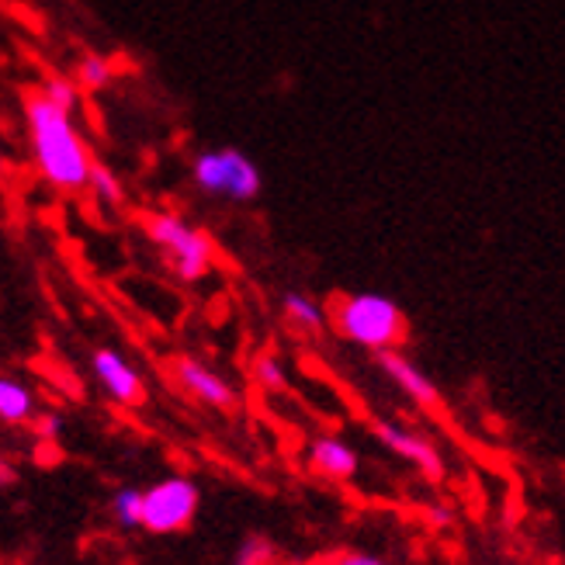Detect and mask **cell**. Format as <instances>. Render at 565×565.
I'll return each instance as SVG.
<instances>
[{
	"label": "cell",
	"mask_w": 565,
	"mask_h": 565,
	"mask_svg": "<svg viewBox=\"0 0 565 565\" xmlns=\"http://www.w3.org/2000/svg\"><path fill=\"white\" fill-rule=\"evenodd\" d=\"M90 372H94L97 385H102L115 403H121V406L146 403V382L139 375V367L126 354H118L115 348H97L90 354Z\"/></svg>",
	"instance_id": "obj_8"
},
{
	"label": "cell",
	"mask_w": 565,
	"mask_h": 565,
	"mask_svg": "<svg viewBox=\"0 0 565 565\" xmlns=\"http://www.w3.org/2000/svg\"><path fill=\"white\" fill-rule=\"evenodd\" d=\"M427 524L437 527V531H448L455 524V510L448 503H430L427 507Z\"/></svg>",
	"instance_id": "obj_20"
},
{
	"label": "cell",
	"mask_w": 565,
	"mask_h": 565,
	"mask_svg": "<svg viewBox=\"0 0 565 565\" xmlns=\"http://www.w3.org/2000/svg\"><path fill=\"white\" fill-rule=\"evenodd\" d=\"M254 379L264 392H285L288 388V372H285V361L275 351H264L254 361Z\"/></svg>",
	"instance_id": "obj_14"
},
{
	"label": "cell",
	"mask_w": 565,
	"mask_h": 565,
	"mask_svg": "<svg viewBox=\"0 0 565 565\" xmlns=\"http://www.w3.org/2000/svg\"><path fill=\"white\" fill-rule=\"evenodd\" d=\"M170 375H174V382L194 403H202L209 409H236V403H239L233 382H226L215 367H209L199 358H178L170 364Z\"/></svg>",
	"instance_id": "obj_7"
},
{
	"label": "cell",
	"mask_w": 565,
	"mask_h": 565,
	"mask_svg": "<svg viewBox=\"0 0 565 565\" xmlns=\"http://www.w3.org/2000/svg\"><path fill=\"white\" fill-rule=\"evenodd\" d=\"M39 94L45 97L49 105H56L66 115H73L81 105V87H77V81H70V77H49Z\"/></svg>",
	"instance_id": "obj_15"
},
{
	"label": "cell",
	"mask_w": 565,
	"mask_h": 565,
	"mask_svg": "<svg viewBox=\"0 0 565 565\" xmlns=\"http://www.w3.org/2000/svg\"><path fill=\"white\" fill-rule=\"evenodd\" d=\"M108 513L115 527L121 531H139L142 527V489L136 486H121L111 493V503H108Z\"/></svg>",
	"instance_id": "obj_13"
},
{
	"label": "cell",
	"mask_w": 565,
	"mask_h": 565,
	"mask_svg": "<svg viewBox=\"0 0 565 565\" xmlns=\"http://www.w3.org/2000/svg\"><path fill=\"white\" fill-rule=\"evenodd\" d=\"M35 392L32 385H24L14 375H0V420L11 424V427H24V424H35Z\"/></svg>",
	"instance_id": "obj_12"
},
{
	"label": "cell",
	"mask_w": 565,
	"mask_h": 565,
	"mask_svg": "<svg viewBox=\"0 0 565 565\" xmlns=\"http://www.w3.org/2000/svg\"><path fill=\"white\" fill-rule=\"evenodd\" d=\"M202 493L188 476H167L142 489V531L150 534H181L199 513Z\"/></svg>",
	"instance_id": "obj_5"
},
{
	"label": "cell",
	"mask_w": 565,
	"mask_h": 565,
	"mask_svg": "<svg viewBox=\"0 0 565 565\" xmlns=\"http://www.w3.org/2000/svg\"><path fill=\"white\" fill-rule=\"evenodd\" d=\"M306 461L319 479H330V482H351L361 469V458H358L354 445H348V440L337 434L312 437L306 448Z\"/></svg>",
	"instance_id": "obj_10"
},
{
	"label": "cell",
	"mask_w": 565,
	"mask_h": 565,
	"mask_svg": "<svg viewBox=\"0 0 565 565\" xmlns=\"http://www.w3.org/2000/svg\"><path fill=\"white\" fill-rule=\"evenodd\" d=\"M0 181H4V153H0Z\"/></svg>",
	"instance_id": "obj_23"
},
{
	"label": "cell",
	"mask_w": 565,
	"mask_h": 565,
	"mask_svg": "<svg viewBox=\"0 0 565 565\" xmlns=\"http://www.w3.org/2000/svg\"><path fill=\"white\" fill-rule=\"evenodd\" d=\"M330 327L337 330V337L372 354L399 351V343L406 340L403 309L388 295H375V291L337 295L330 306Z\"/></svg>",
	"instance_id": "obj_2"
},
{
	"label": "cell",
	"mask_w": 565,
	"mask_h": 565,
	"mask_svg": "<svg viewBox=\"0 0 565 565\" xmlns=\"http://www.w3.org/2000/svg\"><path fill=\"white\" fill-rule=\"evenodd\" d=\"M327 565H388V562L379 558V555H372V552H361V548H343Z\"/></svg>",
	"instance_id": "obj_19"
},
{
	"label": "cell",
	"mask_w": 565,
	"mask_h": 565,
	"mask_svg": "<svg viewBox=\"0 0 565 565\" xmlns=\"http://www.w3.org/2000/svg\"><path fill=\"white\" fill-rule=\"evenodd\" d=\"M233 565H275V545L267 542V537H260V534L243 537Z\"/></svg>",
	"instance_id": "obj_17"
},
{
	"label": "cell",
	"mask_w": 565,
	"mask_h": 565,
	"mask_svg": "<svg viewBox=\"0 0 565 565\" xmlns=\"http://www.w3.org/2000/svg\"><path fill=\"white\" fill-rule=\"evenodd\" d=\"M18 479V472H14V465L8 461V458H0V489H8L11 482Z\"/></svg>",
	"instance_id": "obj_22"
},
{
	"label": "cell",
	"mask_w": 565,
	"mask_h": 565,
	"mask_svg": "<svg viewBox=\"0 0 565 565\" xmlns=\"http://www.w3.org/2000/svg\"><path fill=\"white\" fill-rule=\"evenodd\" d=\"M281 316L291 330H299L306 337H319L330 327V309L306 291H285L281 295Z\"/></svg>",
	"instance_id": "obj_11"
},
{
	"label": "cell",
	"mask_w": 565,
	"mask_h": 565,
	"mask_svg": "<svg viewBox=\"0 0 565 565\" xmlns=\"http://www.w3.org/2000/svg\"><path fill=\"white\" fill-rule=\"evenodd\" d=\"M87 191H94V199L105 202V205H121V184H118V178L111 174V170L102 167V163H94Z\"/></svg>",
	"instance_id": "obj_18"
},
{
	"label": "cell",
	"mask_w": 565,
	"mask_h": 565,
	"mask_svg": "<svg viewBox=\"0 0 565 565\" xmlns=\"http://www.w3.org/2000/svg\"><path fill=\"white\" fill-rule=\"evenodd\" d=\"M111 77H115V70H111V63L105 56H84L77 63V77H73V81H77L81 90H102V87L111 84Z\"/></svg>",
	"instance_id": "obj_16"
},
{
	"label": "cell",
	"mask_w": 565,
	"mask_h": 565,
	"mask_svg": "<svg viewBox=\"0 0 565 565\" xmlns=\"http://www.w3.org/2000/svg\"><path fill=\"white\" fill-rule=\"evenodd\" d=\"M24 126L39 174L56 191H84L90 184V150L73 126V115L49 105L42 94L24 97Z\"/></svg>",
	"instance_id": "obj_1"
},
{
	"label": "cell",
	"mask_w": 565,
	"mask_h": 565,
	"mask_svg": "<svg viewBox=\"0 0 565 565\" xmlns=\"http://www.w3.org/2000/svg\"><path fill=\"white\" fill-rule=\"evenodd\" d=\"M191 178L205 194H212V199L254 202L260 194L257 163L247 153L233 150V146H223V150H205V153L194 157Z\"/></svg>",
	"instance_id": "obj_4"
},
{
	"label": "cell",
	"mask_w": 565,
	"mask_h": 565,
	"mask_svg": "<svg viewBox=\"0 0 565 565\" xmlns=\"http://www.w3.org/2000/svg\"><path fill=\"white\" fill-rule=\"evenodd\" d=\"M375 437L382 440V445L396 455V458H403V461H409L416 472L420 476H427V479H440L445 476V458H440V451H437V445L430 437H424V434H416L413 427H406V424H399V420H375Z\"/></svg>",
	"instance_id": "obj_6"
},
{
	"label": "cell",
	"mask_w": 565,
	"mask_h": 565,
	"mask_svg": "<svg viewBox=\"0 0 565 565\" xmlns=\"http://www.w3.org/2000/svg\"><path fill=\"white\" fill-rule=\"evenodd\" d=\"M375 361H379V372L392 385H396L406 399H413L416 406H424V409L440 406V388H437V382L413 358H406L403 348L399 351H382V354H375Z\"/></svg>",
	"instance_id": "obj_9"
},
{
	"label": "cell",
	"mask_w": 565,
	"mask_h": 565,
	"mask_svg": "<svg viewBox=\"0 0 565 565\" xmlns=\"http://www.w3.org/2000/svg\"><path fill=\"white\" fill-rule=\"evenodd\" d=\"M146 236L157 243L167 267L181 281H202L215 267V243L178 212H157L146 218Z\"/></svg>",
	"instance_id": "obj_3"
},
{
	"label": "cell",
	"mask_w": 565,
	"mask_h": 565,
	"mask_svg": "<svg viewBox=\"0 0 565 565\" xmlns=\"http://www.w3.org/2000/svg\"><path fill=\"white\" fill-rule=\"evenodd\" d=\"M35 424H39V434L42 437H60V430H63L60 416H35Z\"/></svg>",
	"instance_id": "obj_21"
}]
</instances>
